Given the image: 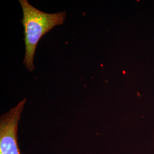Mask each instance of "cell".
Masks as SVG:
<instances>
[{
    "mask_svg": "<svg viewBox=\"0 0 154 154\" xmlns=\"http://www.w3.org/2000/svg\"><path fill=\"white\" fill-rule=\"evenodd\" d=\"M19 2L23 16L21 20L24 28L25 45L23 65L29 71L33 72L35 50L40 39L56 26L63 24L66 12L48 13L37 9L27 0H20Z\"/></svg>",
    "mask_w": 154,
    "mask_h": 154,
    "instance_id": "obj_1",
    "label": "cell"
},
{
    "mask_svg": "<svg viewBox=\"0 0 154 154\" xmlns=\"http://www.w3.org/2000/svg\"><path fill=\"white\" fill-rule=\"evenodd\" d=\"M26 99H23L0 118V154H21L18 145V122Z\"/></svg>",
    "mask_w": 154,
    "mask_h": 154,
    "instance_id": "obj_2",
    "label": "cell"
}]
</instances>
